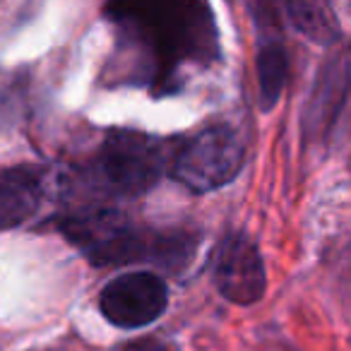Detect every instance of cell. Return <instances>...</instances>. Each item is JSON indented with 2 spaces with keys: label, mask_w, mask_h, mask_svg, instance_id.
Listing matches in <instances>:
<instances>
[{
  "label": "cell",
  "mask_w": 351,
  "mask_h": 351,
  "mask_svg": "<svg viewBox=\"0 0 351 351\" xmlns=\"http://www.w3.org/2000/svg\"><path fill=\"white\" fill-rule=\"evenodd\" d=\"M289 77V58L282 36H263L258 49V87L263 108L269 111L279 101Z\"/></svg>",
  "instance_id": "ba28073f"
},
{
  "label": "cell",
  "mask_w": 351,
  "mask_h": 351,
  "mask_svg": "<svg viewBox=\"0 0 351 351\" xmlns=\"http://www.w3.org/2000/svg\"><path fill=\"white\" fill-rule=\"evenodd\" d=\"M245 152L234 128L217 123L181 142L171 159V176L193 193L224 188L239 176Z\"/></svg>",
  "instance_id": "3957f363"
},
{
  "label": "cell",
  "mask_w": 351,
  "mask_h": 351,
  "mask_svg": "<svg viewBox=\"0 0 351 351\" xmlns=\"http://www.w3.org/2000/svg\"><path fill=\"white\" fill-rule=\"evenodd\" d=\"M287 12L293 27L306 36H311V41L332 44L339 34L337 17L332 15L327 5H320V3H289Z\"/></svg>",
  "instance_id": "30bf717a"
},
{
  "label": "cell",
  "mask_w": 351,
  "mask_h": 351,
  "mask_svg": "<svg viewBox=\"0 0 351 351\" xmlns=\"http://www.w3.org/2000/svg\"><path fill=\"white\" fill-rule=\"evenodd\" d=\"M44 200V173L34 166L0 171V231L15 229L36 215Z\"/></svg>",
  "instance_id": "52a82bcc"
},
{
  "label": "cell",
  "mask_w": 351,
  "mask_h": 351,
  "mask_svg": "<svg viewBox=\"0 0 351 351\" xmlns=\"http://www.w3.org/2000/svg\"><path fill=\"white\" fill-rule=\"evenodd\" d=\"M121 351H173L166 341L156 339V337H142V339H135L130 344H125Z\"/></svg>",
  "instance_id": "8fae6325"
},
{
  "label": "cell",
  "mask_w": 351,
  "mask_h": 351,
  "mask_svg": "<svg viewBox=\"0 0 351 351\" xmlns=\"http://www.w3.org/2000/svg\"><path fill=\"white\" fill-rule=\"evenodd\" d=\"M164 169V145L145 132L116 130L104 140L97 173L104 188L135 197L156 186Z\"/></svg>",
  "instance_id": "277c9868"
},
{
  "label": "cell",
  "mask_w": 351,
  "mask_h": 351,
  "mask_svg": "<svg viewBox=\"0 0 351 351\" xmlns=\"http://www.w3.org/2000/svg\"><path fill=\"white\" fill-rule=\"evenodd\" d=\"M215 284L236 306H253L265 296L267 274L260 250L248 236L229 234L215 255Z\"/></svg>",
  "instance_id": "8992f818"
},
{
  "label": "cell",
  "mask_w": 351,
  "mask_h": 351,
  "mask_svg": "<svg viewBox=\"0 0 351 351\" xmlns=\"http://www.w3.org/2000/svg\"><path fill=\"white\" fill-rule=\"evenodd\" d=\"M346 87H349V75H346L344 65L332 63L330 73L322 75L320 89H317V94H313L311 111H308V121L313 123V132H320V128L330 125L332 118H337L339 104L346 99Z\"/></svg>",
  "instance_id": "9c48e42d"
},
{
  "label": "cell",
  "mask_w": 351,
  "mask_h": 351,
  "mask_svg": "<svg viewBox=\"0 0 351 351\" xmlns=\"http://www.w3.org/2000/svg\"><path fill=\"white\" fill-rule=\"evenodd\" d=\"M169 303V289L154 272H128L104 287L99 308L111 325L123 330L152 325Z\"/></svg>",
  "instance_id": "5b68a950"
},
{
  "label": "cell",
  "mask_w": 351,
  "mask_h": 351,
  "mask_svg": "<svg viewBox=\"0 0 351 351\" xmlns=\"http://www.w3.org/2000/svg\"><path fill=\"white\" fill-rule=\"evenodd\" d=\"M106 12L156 92L171 89L181 65H207L219 53L212 12L200 3L111 5Z\"/></svg>",
  "instance_id": "6da1fadb"
},
{
  "label": "cell",
  "mask_w": 351,
  "mask_h": 351,
  "mask_svg": "<svg viewBox=\"0 0 351 351\" xmlns=\"http://www.w3.org/2000/svg\"><path fill=\"white\" fill-rule=\"evenodd\" d=\"M63 234L94 265L159 263L178 267L193 255L195 239L186 234H156L137 226L111 207H92L63 221Z\"/></svg>",
  "instance_id": "7a4b0ae2"
}]
</instances>
